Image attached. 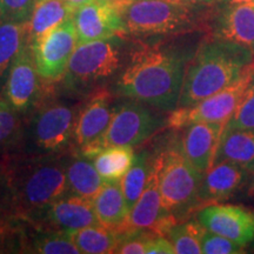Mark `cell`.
<instances>
[{
	"mask_svg": "<svg viewBox=\"0 0 254 254\" xmlns=\"http://www.w3.org/2000/svg\"><path fill=\"white\" fill-rule=\"evenodd\" d=\"M34 55L26 44L12 64L4 87V99L18 113H25L33 106L39 90Z\"/></svg>",
	"mask_w": 254,
	"mask_h": 254,
	"instance_id": "15",
	"label": "cell"
},
{
	"mask_svg": "<svg viewBox=\"0 0 254 254\" xmlns=\"http://www.w3.org/2000/svg\"><path fill=\"white\" fill-rule=\"evenodd\" d=\"M74 110L53 103L44 106L30 126L31 146L38 154H56L67 147L75 126Z\"/></svg>",
	"mask_w": 254,
	"mask_h": 254,
	"instance_id": "9",
	"label": "cell"
},
{
	"mask_svg": "<svg viewBox=\"0 0 254 254\" xmlns=\"http://www.w3.org/2000/svg\"><path fill=\"white\" fill-rule=\"evenodd\" d=\"M25 221L33 226L64 233L100 224L92 200L72 194L56 200Z\"/></svg>",
	"mask_w": 254,
	"mask_h": 254,
	"instance_id": "11",
	"label": "cell"
},
{
	"mask_svg": "<svg viewBox=\"0 0 254 254\" xmlns=\"http://www.w3.org/2000/svg\"><path fill=\"white\" fill-rule=\"evenodd\" d=\"M21 250L27 253L39 254H79L80 251L73 243L68 233L47 230L32 225V231L24 227Z\"/></svg>",
	"mask_w": 254,
	"mask_h": 254,
	"instance_id": "24",
	"label": "cell"
},
{
	"mask_svg": "<svg viewBox=\"0 0 254 254\" xmlns=\"http://www.w3.org/2000/svg\"><path fill=\"white\" fill-rule=\"evenodd\" d=\"M19 114L5 99L0 98V154L15 147L23 136Z\"/></svg>",
	"mask_w": 254,
	"mask_h": 254,
	"instance_id": "30",
	"label": "cell"
},
{
	"mask_svg": "<svg viewBox=\"0 0 254 254\" xmlns=\"http://www.w3.org/2000/svg\"><path fill=\"white\" fill-rule=\"evenodd\" d=\"M247 184H249V190H247V194H249L251 198L254 199V167H253V170L251 171L250 179H249V182H247Z\"/></svg>",
	"mask_w": 254,
	"mask_h": 254,
	"instance_id": "39",
	"label": "cell"
},
{
	"mask_svg": "<svg viewBox=\"0 0 254 254\" xmlns=\"http://www.w3.org/2000/svg\"><path fill=\"white\" fill-rule=\"evenodd\" d=\"M225 125V123H193L183 127L178 144L190 163L201 173L207 172L214 163Z\"/></svg>",
	"mask_w": 254,
	"mask_h": 254,
	"instance_id": "16",
	"label": "cell"
},
{
	"mask_svg": "<svg viewBox=\"0 0 254 254\" xmlns=\"http://www.w3.org/2000/svg\"><path fill=\"white\" fill-rule=\"evenodd\" d=\"M198 221L208 231L241 246L254 240V211L239 205L212 204L199 212Z\"/></svg>",
	"mask_w": 254,
	"mask_h": 254,
	"instance_id": "14",
	"label": "cell"
},
{
	"mask_svg": "<svg viewBox=\"0 0 254 254\" xmlns=\"http://www.w3.org/2000/svg\"><path fill=\"white\" fill-rule=\"evenodd\" d=\"M93 159L94 166L105 182H117L128 172L135 155L132 146H110Z\"/></svg>",
	"mask_w": 254,
	"mask_h": 254,
	"instance_id": "27",
	"label": "cell"
},
{
	"mask_svg": "<svg viewBox=\"0 0 254 254\" xmlns=\"http://www.w3.org/2000/svg\"><path fill=\"white\" fill-rule=\"evenodd\" d=\"M225 5H234V4H246V2H254V0H221Z\"/></svg>",
	"mask_w": 254,
	"mask_h": 254,
	"instance_id": "40",
	"label": "cell"
},
{
	"mask_svg": "<svg viewBox=\"0 0 254 254\" xmlns=\"http://www.w3.org/2000/svg\"><path fill=\"white\" fill-rule=\"evenodd\" d=\"M167 120H164L157 111L148 109V105L132 99L125 101L118 106L103 138L90 150L80 153L93 159L110 146L140 145L163 128Z\"/></svg>",
	"mask_w": 254,
	"mask_h": 254,
	"instance_id": "7",
	"label": "cell"
},
{
	"mask_svg": "<svg viewBox=\"0 0 254 254\" xmlns=\"http://www.w3.org/2000/svg\"><path fill=\"white\" fill-rule=\"evenodd\" d=\"M251 171L231 161H219L204 173L198 201L219 202L231 198L249 182Z\"/></svg>",
	"mask_w": 254,
	"mask_h": 254,
	"instance_id": "18",
	"label": "cell"
},
{
	"mask_svg": "<svg viewBox=\"0 0 254 254\" xmlns=\"http://www.w3.org/2000/svg\"><path fill=\"white\" fill-rule=\"evenodd\" d=\"M201 253L204 254H240L245 253V247L236 241L222 237L220 234L208 231L205 228L201 236Z\"/></svg>",
	"mask_w": 254,
	"mask_h": 254,
	"instance_id": "33",
	"label": "cell"
},
{
	"mask_svg": "<svg viewBox=\"0 0 254 254\" xmlns=\"http://www.w3.org/2000/svg\"><path fill=\"white\" fill-rule=\"evenodd\" d=\"M254 74V63L230 86L189 107H178L170 113L167 125L183 128L193 123H225L236 111Z\"/></svg>",
	"mask_w": 254,
	"mask_h": 254,
	"instance_id": "8",
	"label": "cell"
},
{
	"mask_svg": "<svg viewBox=\"0 0 254 254\" xmlns=\"http://www.w3.org/2000/svg\"><path fill=\"white\" fill-rule=\"evenodd\" d=\"M68 2H71V4H73L74 6H77V7H79V6L86 4V2L91 1V0H67Z\"/></svg>",
	"mask_w": 254,
	"mask_h": 254,
	"instance_id": "42",
	"label": "cell"
},
{
	"mask_svg": "<svg viewBox=\"0 0 254 254\" xmlns=\"http://www.w3.org/2000/svg\"><path fill=\"white\" fill-rule=\"evenodd\" d=\"M92 202L100 224L123 236L127 227L129 209L120 180L105 183Z\"/></svg>",
	"mask_w": 254,
	"mask_h": 254,
	"instance_id": "21",
	"label": "cell"
},
{
	"mask_svg": "<svg viewBox=\"0 0 254 254\" xmlns=\"http://www.w3.org/2000/svg\"><path fill=\"white\" fill-rule=\"evenodd\" d=\"M253 63L246 47L217 37L205 41L187 64L178 107L192 106L228 87Z\"/></svg>",
	"mask_w": 254,
	"mask_h": 254,
	"instance_id": "2",
	"label": "cell"
},
{
	"mask_svg": "<svg viewBox=\"0 0 254 254\" xmlns=\"http://www.w3.org/2000/svg\"><path fill=\"white\" fill-rule=\"evenodd\" d=\"M73 21L78 44L126 36L120 9L109 0H91L79 6Z\"/></svg>",
	"mask_w": 254,
	"mask_h": 254,
	"instance_id": "12",
	"label": "cell"
},
{
	"mask_svg": "<svg viewBox=\"0 0 254 254\" xmlns=\"http://www.w3.org/2000/svg\"><path fill=\"white\" fill-rule=\"evenodd\" d=\"M118 106L112 105L110 93L100 91L92 97L79 114L74 126V138L80 152L90 150L103 138Z\"/></svg>",
	"mask_w": 254,
	"mask_h": 254,
	"instance_id": "17",
	"label": "cell"
},
{
	"mask_svg": "<svg viewBox=\"0 0 254 254\" xmlns=\"http://www.w3.org/2000/svg\"><path fill=\"white\" fill-rule=\"evenodd\" d=\"M171 1L190 6V7L201 8V7H204V6H208V5L214 4V2L221 1V0H171Z\"/></svg>",
	"mask_w": 254,
	"mask_h": 254,
	"instance_id": "38",
	"label": "cell"
},
{
	"mask_svg": "<svg viewBox=\"0 0 254 254\" xmlns=\"http://www.w3.org/2000/svg\"><path fill=\"white\" fill-rule=\"evenodd\" d=\"M24 220L12 213L0 214V253L21 250Z\"/></svg>",
	"mask_w": 254,
	"mask_h": 254,
	"instance_id": "31",
	"label": "cell"
},
{
	"mask_svg": "<svg viewBox=\"0 0 254 254\" xmlns=\"http://www.w3.org/2000/svg\"><path fill=\"white\" fill-rule=\"evenodd\" d=\"M190 59L185 52L173 47L136 50L119 75L114 91L155 110L172 112L178 107Z\"/></svg>",
	"mask_w": 254,
	"mask_h": 254,
	"instance_id": "1",
	"label": "cell"
},
{
	"mask_svg": "<svg viewBox=\"0 0 254 254\" xmlns=\"http://www.w3.org/2000/svg\"><path fill=\"white\" fill-rule=\"evenodd\" d=\"M152 166V157L147 151H142L135 155L134 163L125 176L122 178L123 192L125 195L126 204L131 211L138 199L140 198L142 190L145 189Z\"/></svg>",
	"mask_w": 254,
	"mask_h": 254,
	"instance_id": "28",
	"label": "cell"
},
{
	"mask_svg": "<svg viewBox=\"0 0 254 254\" xmlns=\"http://www.w3.org/2000/svg\"><path fill=\"white\" fill-rule=\"evenodd\" d=\"M68 158L53 154L5 163L11 190V213L21 220L67 195Z\"/></svg>",
	"mask_w": 254,
	"mask_h": 254,
	"instance_id": "3",
	"label": "cell"
},
{
	"mask_svg": "<svg viewBox=\"0 0 254 254\" xmlns=\"http://www.w3.org/2000/svg\"><path fill=\"white\" fill-rule=\"evenodd\" d=\"M147 254H174L176 250L166 236H155L152 238L147 247Z\"/></svg>",
	"mask_w": 254,
	"mask_h": 254,
	"instance_id": "37",
	"label": "cell"
},
{
	"mask_svg": "<svg viewBox=\"0 0 254 254\" xmlns=\"http://www.w3.org/2000/svg\"><path fill=\"white\" fill-rule=\"evenodd\" d=\"M78 45L73 18L53 28L31 47L39 77L46 81H58L65 77L69 59Z\"/></svg>",
	"mask_w": 254,
	"mask_h": 254,
	"instance_id": "10",
	"label": "cell"
},
{
	"mask_svg": "<svg viewBox=\"0 0 254 254\" xmlns=\"http://www.w3.org/2000/svg\"><path fill=\"white\" fill-rule=\"evenodd\" d=\"M251 244H253V245H252V252L254 253V240L252 241V243H251Z\"/></svg>",
	"mask_w": 254,
	"mask_h": 254,
	"instance_id": "43",
	"label": "cell"
},
{
	"mask_svg": "<svg viewBox=\"0 0 254 254\" xmlns=\"http://www.w3.org/2000/svg\"><path fill=\"white\" fill-rule=\"evenodd\" d=\"M225 127L227 128H254V74L245 93Z\"/></svg>",
	"mask_w": 254,
	"mask_h": 254,
	"instance_id": "32",
	"label": "cell"
},
{
	"mask_svg": "<svg viewBox=\"0 0 254 254\" xmlns=\"http://www.w3.org/2000/svg\"><path fill=\"white\" fill-rule=\"evenodd\" d=\"M199 8L171 0H131L122 9L127 36L152 37L182 33L199 23Z\"/></svg>",
	"mask_w": 254,
	"mask_h": 254,
	"instance_id": "4",
	"label": "cell"
},
{
	"mask_svg": "<svg viewBox=\"0 0 254 254\" xmlns=\"http://www.w3.org/2000/svg\"><path fill=\"white\" fill-rule=\"evenodd\" d=\"M77 6L67 0H37L27 25V44L33 47L53 28L73 18Z\"/></svg>",
	"mask_w": 254,
	"mask_h": 254,
	"instance_id": "20",
	"label": "cell"
},
{
	"mask_svg": "<svg viewBox=\"0 0 254 254\" xmlns=\"http://www.w3.org/2000/svg\"><path fill=\"white\" fill-rule=\"evenodd\" d=\"M37 0H0V20L27 23Z\"/></svg>",
	"mask_w": 254,
	"mask_h": 254,
	"instance_id": "34",
	"label": "cell"
},
{
	"mask_svg": "<svg viewBox=\"0 0 254 254\" xmlns=\"http://www.w3.org/2000/svg\"><path fill=\"white\" fill-rule=\"evenodd\" d=\"M205 227L199 221H187L174 225L167 232L166 237L178 254H200L201 253V236Z\"/></svg>",
	"mask_w": 254,
	"mask_h": 254,
	"instance_id": "29",
	"label": "cell"
},
{
	"mask_svg": "<svg viewBox=\"0 0 254 254\" xmlns=\"http://www.w3.org/2000/svg\"><path fill=\"white\" fill-rule=\"evenodd\" d=\"M176 221L177 218L167 213L163 207L158 173L152 157V166L147 182L140 198L129 211L125 233L129 231H148L159 236H166L167 232L177 224Z\"/></svg>",
	"mask_w": 254,
	"mask_h": 254,
	"instance_id": "13",
	"label": "cell"
},
{
	"mask_svg": "<svg viewBox=\"0 0 254 254\" xmlns=\"http://www.w3.org/2000/svg\"><path fill=\"white\" fill-rule=\"evenodd\" d=\"M68 236L80 253L85 254L114 253L120 240V236L116 231L101 224L71 232Z\"/></svg>",
	"mask_w": 254,
	"mask_h": 254,
	"instance_id": "26",
	"label": "cell"
},
{
	"mask_svg": "<svg viewBox=\"0 0 254 254\" xmlns=\"http://www.w3.org/2000/svg\"><path fill=\"white\" fill-rule=\"evenodd\" d=\"M154 233L148 231H129L120 237L116 252L120 254H145Z\"/></svg>",
	"mask_w": 254,
	"mask_h": 254,
	"instance_id": "35",
	"label": "cell"
},
{
	"mask_svg": "<svg viewBox=\"0 0 254 254\" xmlns=\"http://www.w3.org/2000/svg\"><path fill=\"white\" fill-rule=\"evenodd\" d=\"M215 37L246 47L254 55V2L225 6L218 18Z\"/></svg>",
	"mask_w": 254,
	"mask_h": 254,
	"instance_id": "19",
	"label": "cell"
},
{
	"mask_svg": "<svg viewBox=\"0 0 254 254\" xmlns=\"http://www.w3.org/2000/svg\"><path fill=\"white\" fill-rule=\"evenodd\" d=\"M163 207L178 217L198 201L200 184L204 173L193 166L183 153L178 141L153 157Z\"/></svg>",
	"mask_w": 254,
	"mask_h": 254,
	"instance_id": "5",
	"label": "cell"
},
{
	"mask_svg": "<svg viewBox=\"0 0 254 254\" xmlns=\"http://www.w3.org/2000/svg\"><path fill=\"white\" fill-rule=\"evenodd\" d=\"M26 44V23L0 20V90L5 87L12 64Z\"/></svg>",
	"mask_w": 254,
	"mask_h": 254,
	"instance_id": "25",
	"label": "cell"
},
{
	"mask_svg": "<svg viewBox=\"0 0 254 254\" xmlns=\"http://www.w3.org/2000/svg\"><path fill=\"white\" fill-rule=\"evenodd\" d=\"M219 161H231L252 171L254 167V128L225 127L214 158V163Z\"/></svg>",
	"mask_w": 254,
	"mask_h": 254,
	"instance_id": "22",
	"label": "cell"
},
{
	"mask_svg": "<svg viewBox=\"0 0 254 254\" xmlns=\"http://www.w3.org/2000/svg\"><path fill=\"white\" fill-rule=\"evenodd\" d=\"M11 213V190L5 165H0V214Z\"/></svg>",
	"mask_w": 254,
	"mask_h": 254,
	"instance_id": "36",
	"label": "cell"
},
{
	"mask_svg": "<svg viewBox=\"0 0 254 254\" xmlns=\"http://www.w3.org/2000/svg\"><path fill=\"white\" fill-rule=\"evenodd\" d=\"M125 62L122 37L78 44L69 59L65 82L71 90H84L109 80Z\"/></svg>",
	"mask_w": 254,
	"mask_h": 254,
	"instance_id": "6",
	"label": "cell"
},
{
	"mask_svg": "<svg viewBox=\"0 0 254 254\" xmlns=\"http://www.w3.org/2000/svg\"><path fill=\"white\" fill-rule=\"evenodd\" d=\"M106 183L95 168L91 159L80 153V157H73L67 163V194L93 200Z\"/></svg>",
	"mask_w": 254,
	"mask_h": 254,
	"instance_id": "23",
	"label": "cell"
},
{
	"mask_svg": "<svg viewBox=\"0 0 254 254\" xmlns=\"http://www.w3.org/2000/svg\"><path fill=\"white\" fill-rule=\"evenodd\" d=\"M109 1H112L117 6H118L119 9H120V13H122V9L125 7V6L128 4V2L131 1V0H109Z\"/></svg>",
	"mask_w": 254,
	"mask_h": 254,
	"instance_id": "41",
	"label": "cell"
}]
</instances>
